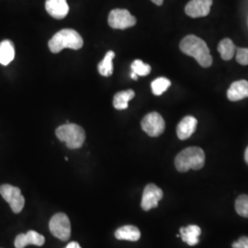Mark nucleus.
Listing matches in <instances>:
<instances>
[{"label": "nucleus", "mask_w": 248, "mask_h": 248, "mask_svg": "<svg viewBox=\"0 0 248 248\" xmlns=\"http://www.w3.org/2000/svg\"><path fill=\"white\" fill-rule=\"evenodd\" d=\"M57 138L66 143V146L70 149H78L86 140V133L82 127L78 124H69L59 126L56 131Z\"/></svg>", "instance_id": "obj_4"}, {"label": "nucleus", "mask_w": 248, "mask_h": 248, "mask_svg": "<svg viewBox=\"0 0 248 248\" xmlns=\"http://www.w3.org/2000/svg\"><path fill=\"white\" fill-rule=\"evenodd\" d=\"M151 1H152L153 3H155V5H157V6H162L164 0H151Z\"/></svg>", "instance_id": "obj_27"}, {"label": "nucleus", "mask_w": 248, "mask_h": 248, "mask_svg": "<svg viewBox=\"0 0 248 248\" xmlns=\"http://www.w3.org/2000/svg\"><path fill=\"white\" fill-rule=\"evenodd\" d=\"M83 44V39L78 31L72 29H63L53 36L48 43V46L52 53H58L65 48L79 50Z\"/></svg>", "instance_id": "obj_2"}, {"label": "nucleus", "mask_w": 248, "mask_h": 248, "mask_svg": "<svg viewBox=\"0 0 248 248\" xmlns=\"http://www.w3.org/2000/svg\"><path fill=\"white\" fill-rule=\"evenodd\" d=\"M135 96L134 91L132 89L125 90L118 92L113 98V106L116 109L123 110L128 108V103L130 100H132Z\"/></svg>", "instance_id": "obj_18"}, {"label": "nucleus", "mask_w": 248, "mask_h": 248, "mask_svg": "<svg viewBox=\"0 0 248 248\" xmlns=\"http://www.w3.org/2000/svg\"><path fill=\"white\" fill-rule=\"evenodd\" d=\"M132 71L134 72L137 76L145 77L149 75L151 72V66L149 64L142 62L141 60H135L131 65Z\"/></svg>", "instance_id": "obj_23"}, {"label": "nucleus", "mask_w": 248, "mask_h": 248, "mask_svg": "<svg viewBox=\"0 0 248 248\" xmlns=\"http://www.w3.org/2000/svg\"><path fill=\"white\" fill-rule=\"evenodd\" d=\"M142 129L151 137H157L164 133L166 124L163 117L157 112H151L142 120Z\"/></svg>", "instance_id": "obj_8"}, {"label": "nucleus", "mask_w": 248, "mask_h": 248, "mask_svg": "<svg viewBox=\"0 0 248 248\" xmlns=\"http://www.w3.org/2000/svg\"></svg>", "instance_id": "obj_30"}, {"label": "nucleus", "mask_w": 248, "mask_h": 248, "mask_svg": "<svg viewBox=\"0 0 248 248\" xmlns=\"http://www.w3.org/2000/svg\"><path fill=\"white\" fill-rule=\"evenodd\" d=\"M15 57V48L11 41L5 40L0 43V63L8 65Z\"/></svg>", "instance_id": "obj_17"}, {"label": "nucleus", "mask_w": 248, "mask_h": 248, "mask_svg": "<svg viewBox=\"0 0 248 248\" xmlns=\"http://www.w3.org/2000/svg\"><path fill=\"white\" fill-rule=\"evenodd\" d=\"M45 9L51 17L57 19L65 18L69 12L66 0H46Z\"/></svg>", "instance_id": "obj_12"}, {"label": "nucleus", "mask_w": 248, "mask_h": 248, "mask_svg": "<svg viewBox=\"0 0 248 248\" xmlns=\"http://www.w3.org/2000/svg\"><path fill=\"white\" fill-rule=\"evenodd\" d=\"M213 0H191L186 4L185 12L190 18H202L209 15Z\"/></svg>", "instance_id": "obj_10"}, {"label": "nucleus", "mask_w": 248, "mask_h": 248, "mask_svg": "<svg viewBox=\"0 0 248 248\" xmlns=\"http://www.w3.org/2000/svg\"><path fill=\"white\" fill-rule=\"evenodd\" d=\"M163 198L162 189L155 184H148L144 187L142 198V209L147 212L158 206V202Z\"/></svg>", "instance_id": "obj_9"}, {"label": "nucleus", "mask_w": 248, "mask_h": 248, "mask_svg": "<svg viewBox=\"0 0 248 248\" xmlns=\"http://www.w3.org/2000/svg\"><path fill=\"white\" fill-rule=\"evenodd\" d=\"M232 248H248V236H242L238 241L232 243Z\"/></svg>", "instance_id": "obj_25"}, {"label": "nucleus", "mask_w": 248, "mask_h": 248, "mask_svg": "<svg viewBox=\"0 0 248 248\" xmlns=\"http://www.w3.org/2000/svg\"><path fill=\"white\" fill-rule=\"evenodd\" d=\"M138 76L134 73V72L132 71V73H131V78H133V80H137L138 79V78H137Z\"/></svg>", "instance_id": "obj_28"}, {"label": "nucleus", "mask_w": 248, "mask_h": 248, "mask_svg": "<svg viewBox=\"0 0 248 248\" xmlns=\"http://www.w3.org/2000/svg\"><path fill=\"white\" fill-rule=\"evenodd\" d=\"M245 160H246V162H247V164L248 165V147L247 148V150H246V153H245Z\"/></svg>", "instance_id": "obj_29"}, {"label": "nucleus", "mask_w": 248, "mask_h": 248, "mask_svg": "<svg viewBox=\"0 0 248 248\" xmlns=\"http://www.w3.org/2000/svg\"><path fill=\"white\" fill-rule=\"evenodd\" d=\"M227 98L231 101H238L248 98V81L239 80L233 82L227 91Z\"/></svg>", "instance_id": "obj_14"}, {"label": "nucleus", "mask_w": 248, "mask_h": 248, "mask_svg": "<svg viewBox=\"0 0 248 248\" xmlns=\"http://www.w3.org/2000/svg\"><path fill=\"white\" fill-rule=\"evenodd\" d=\"M205 164V154L200 147H188L181 151L175 159V166L177 171L186 172L189 169H199L203 168Z\"/></svg>", "instance_id": "obj_3"}, {"label": "nucleus", "mask_w": 248, "mask_h": 248, "mask_svg": "<svg viewBox=\"0 0 248 248\" xmlns=\"http://www.w3.org/2000/svg\"><path fill=\"white\" fill-rule=\"evenodd\" d=\"M115 57V53L113 51H108L105 54L104 59L98 63V73L102 77H109L113 73V65H112V60Z\"/></svg>", "instance_id": "obj_19"}, {"label": "nucleus", "mask_w": 248, "mask_h": 248, "mask_svg": "<svg viewBox=\"0 0 248 248\" xmlns=\"http://www.w3.org/2000/svg\"><path fill=\"white\" fill-rule=\"evenodd\" d=\"M115 237L118 240L136 242L140 239L141 232L137 227L133 225H125L116 231Z\"/></svg>", "instance_id": "obj_16"}, {"label": "nucleus", "mask_w": 248, "mask_h": 248, "mask_svg": "<svg viewBox=\"0 0 248 248\" xmlns=\"http://www.w3.org/2000/svg\"><path fill=\"white\" fill-rule=\"evenodd\" d=\"M81 248V247H80V245L78 243H77V242H71V243H69V244L66 246V248Z\"/></svg>", "instance_id": "obj_26"}, {"label": "nucleus", "mask_w": 248, "mask_h": 248, "mask_svg": "<svg viewBox=\"0 0 248 248\" xmlns=\"http://www.w3.org/2000/svg\"><path fill=\"white\" fill-rule=\"evenodd\" d=\"M108 22L112 29L125 30L134 26L137 20L127 9H116L110 11Z\"/></svg>", "instance_id": "obj_7"}, {"label": "nucleus", "mask_w": 248, "mask_h": 248, "mask_svg": "<svg viewBox=\"0 0 248 248\" xmlns=\"http://www.w3.org/2000/svg\"><path fill=\"white\" fill-rule=\"evenodd\" d=\"M180 236L183 242L190 247H194L199 244V236L202 233V229L198 225H188L180 228Z\"/></svg>", "instance_id": "obj_15"}, {"label": "nucleus", "mask_w": 248, "mask_h": 248, "mask_svg": "<svg viewBox=\"0 0 248 248\" xmlns=\"http://www.w3.org/2000/svg\"><path fill=\"white\" fill-rule=\"evenodd\" d=\"M218 52L221 53L223 60L229 61L236 52V47L231 39H223L218 45Z\"/></svg>", "instance_id": "obj_20"}, {"label": "nucleus", "mask_w": 248, "mask_h": 248, "mask_svg": "<svg viewBox=\"0 0 248 248\" xmlns=\"http://www.w3.org/2000/svg\"><path fill=\"white\" fill-rule=\"evenodd\" d=\"M235 210L240 216L248 218V195H241L237 198Z\"/></svg>", "instance_id": "obj_22"}, {"label": "nucleus", "mask_w": 248, "mask_h": 248, "mask_svg": "<svg viewBox=\"0 0 248 248\" xmlns=\"http://www.w3.org/2000/svg\"><path fill=\"white\" fill-rule=\"evenodd\" d=\"M171 85L170 80L166 78H158L154 80L151 84L152 91L154 95L155 96H160L162 95L166 90H168Z\"/></svg>", "instance_id": "obj_21"}, {"label": "nucleus", "mask_w": 248, "mask_h": 248, "mask_svg": "<svg viewBox=\"0 0 248 248\" xmlns=\"http://www.w3.org/2000/svg\"><path fill=\"white\" fill-rule=\"evenodd\" d=\"M51 233L61 241H68L71 236V223L64 213H56L49 222Z\"/></svg>", "instance_id": "obj_5"}, {"label": "nucleus", "mask_w": 248, "mask_h": 248, "mask_svg": "<svg viewBox=\"0 0 248 248\" xmlns=\"http://www.w3.org/2000/svg\"><path fill=\"white\" fill-rule=\"evenodd\" d=\"M45 242V237L42 234L35 231H29L26 233L18 234L14 242V246L16 248H25L30 245L42 247Z\"/></svg>", "instance_id": "obj_11"}, {"label": "nucleus", "mask_w": 248, "mask_h": 248, "mask_svg": "<svg viewBox=\"0 0 248 248\" xmlns=\"http://www.w3.org/2000/svg\"><path fill=\"white\" fill-rule=\"evenodd\" d=\"M179 48L182 53L195 58L196 61L204 68L210 67L213 63V57L209 47L202 39L195 35H187L181 41Z\"/></svg>", "instance_id": "obj_1"}, {"label": "nucleus", "mask_w": 248, "mask_h": 248, "mask_svg": "<svg viewBox=\"0 0 248 248\" xmlns=\"http://www.w3.org/2000/svg\"><path fill=\"white\" fill-rule=\"evenodd\" d=\"M236 61L242 65H248V48H238L236 50Z\"/></svg>", "instance_id": "obj_24"}, {"label": "nucleus", "mask_w": 248, "mask_h": 248, "mask_svg": "<svg viewBox=\"0 0 248 248\" xmlns=\"http://www.w3.org/2000/svg\"><path fill=\"white\" fill-rule=\"evenodd\" d=\"M198 121L193 116H186L183 118L177 127V137L180 140L189 138L196 131Z\"/></svg>", "instance_id": "obj_13"}, {"label": "nucleus", "mask_w": 248, "mask_h": 248, "mask_svg": "<svg viewBox=\"0 0 248 248\" xmlns=\"http://www.w3.org/2000/svg\"><path fill=\"white\" fill-rule=\"evenodd\" d=\"M0 194L9 204L13 213H19L22 211L25 204V199L21 195V191L18 187L4 184L0 186Z\"/></svg>", "instance_id": "obj_6"}]
</instances>
